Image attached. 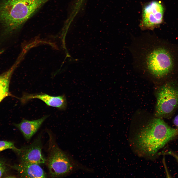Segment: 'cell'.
<instances>
[{
    "label": "cell",
    "instance_id": "cell-11",
    "mask_svg": "<svg viewBox=\"0 0 178 178\" xmlns=\"http://www.w3.org/2000/svg\"><path fill=\"white\" fill-rule=\"evenodd\" d=\"M7 149H11L18 155L21 151V149L17 148L14 143L12 142L0 140V152Z\"/></svg>",
    "mask_w": 178,
    "mask_h": 178
},
{
    "label": "cell",
    "instance_id": "cell-13",
    "mask_svg": "<svg viewBox=\"0 0 178 178\" xmlns=\"http://www.w3.org/2000/svg\"><path fill=\"white\" fill-rule=\"evenodd\" d=\"M173 123L176 127V129L178 131V114L174 118L173 121Z\"/></svg>",
    "mask_w": 178,
    "mask_h": 178
},
{
    "label": "cell",
    "instance_id": "cell-7",
    "mask_svg": "<svg viewBox=\"0 0 178 178\" xmlns=\"http://www.w3.org/2000/svg\"><path fill=\"white\" fill-rule=\"evenodd\" d=\"M35 98L41 100L49 106L61 110H64L67 107L66 98L64 95L53 96L43 93L31 94L25 93L24 94L21 100L24 104L31 99Z\"/></svg>",
    "mask_w": 178,
    "mask_h": 178
},
{
    "label": "cell",
    "instance_id": "cell-3",
    "mask_svg": "<svg viewBox=\"0 0 178 178\" xmlns=\"http://www.w3.org/2000/svg\"><path fill=\"white\" fill-rule=\"evenodd\" d=\"M47 132L49 138L46 162L50 176L54 178L61 177L79 168L81 166L59 148L52 133L48 131Z\"/></svg>",
    "mask_w": 178,
    "mask_h": 178
},
{
    "label": "cell",
    "instance_id": "cell-10",
    "mask_svg": "<svg viewBox=\"0 0 178 178\" xmlns=\"http://www.w3.org/2000/svg\"><path fill=\"white\" fill-rule=\"evenodd\" d=\"M14 68L12 67L0 75V102L9 95V84Z\"/></svg>",
    "mask_w": 178,
    "mask_h": 178
},
{
    "label": "cell",
    "instance_id": "cell-8",
    "mask_svg": "<svg viewBox=\"0 0 178 178\" xmlns=\"http://www.w3.org/2000/svg\"><path fill=\"white\" fill-rule=\"evenodd\" d=\"M10 167L16 170L21 178H45L47 175L38 164L20 162Z\"/></svg>",
    "mask_w": 178,
    "mask_h": 178
},
{
    "label": "cell",
    "instance_id": "cell-12",
    "mask_svg": "<svg viewBox=\"0 0 178 178\" xmlns=\"http://www.w3.org/2000/svg\"><path fill=\"white\" fill-rule=\"evenodd\" d=\"M8 170V166L7 164L0 160V178L4 176Z\"/></svg>",
    "mask_w": 178,
    "mask_h": 178
},
{
    "label": "cell",
    "instance_id": "cell-14",
    "mask_svg": "<svg viewBox=\"0 0 178 178\" xmlns=\"http://www.w3.org/2000/svg\"><path fill=\"white\" fill-rule=\"evenodd\" d=\"M167 153L166 154H167L170 155L172 156H174L175 158L176 159L178 163V155L174 153L171 151H169L167 152Z\"/></svg>",
    "mask_w": 178,
    "mask_h": 178
},
{
    "label": "cell",
    "instance_id": "cell-1",
    "mask_svg": "<svg viewBox=\"0 0 178 178\" xmlns=\"http://www.w3.org/2000/svg\"><path fill=\"white\" fill-rule=\"evenodd\" d=\"M134 67L157 79L165 78L175 69L176 59L172 50L152 36L137 38L130 47Z\"/></svg>",
    "mask_w": 178,
    "mask_h": 178
},
{
    "label": "cell",
    "instance_id": "cell-5",
    "mask_svg": "<svg viewBox=\"0 0 178 178\" xmlns=\"http://www.w3.org/2000/svg\"><path fill=\"white\" fill-rule=\"evenodd\" d=\"M164 8L160 2L153 1L145 5L142 12L140 28L142 30H153L162 22Z\"/></svg>",
    "mask_w": 178,
    "mask_h": 178
},
{
    "label": "cell",
    "instance_id": "cell-6",
    "mask_svg": "<svg viewBox=\"0 0 178 178\" xmlns=\"http://www.w3.org/2000/svg\"><path fill=\"white\" fill-rule=\"evenodd\" d=\"M41 136L39 135L31 144L22 147L18 155L21 162L40 164L46 162L42 153Z\"/></svg>",
    "mask_w": 178,
    "mask_h": 178
},
{
    "label": "cell",
    "instance_id": "cell-9",
    "mask_svg": "<svg viewBox=\"0 0 178 178\" xmlns=\"http://www.w3.org/2000/svg\"><path fill=\"white\" fill-rule=\"evenodd\" d=\"M45 116L39 119L33 120L24 119L20 123L14 125L21 132L25 138L29 141L37 132L42 124L47 118Z\"/></svg>",
    "mask_w": 178,
    "mask_h": 178
},
{
    "label": "cell",
    "instance_id": "cell-4",
    "mask_svg": "<svg viewBox=\"0 0 178 178\" xmlns=\"http://www.w3.org/2000/svg\"><path fill=\"white\" fill-rule=\"evenodd\" d=\"M156 95V116L170 118L178 108V83L171 81L164 84L158 89Z\"/></svg>",
    "mask_w": 178,
    "mask_h": 178
},
{
    "label": "cell",
    "instance_id": "cell-2",
    "mask_svg": "<svg viewBox=\"0 0 178 178\" xmlns=\"http://www.w3.org/2000/svg\"><path fill=\"white\" fill-rule=\"evenodd\" d=\"M178 135V131L167 124L162 118L149 121L135 134L134 147L144 156L154 155L170 141Z\"/></svg>",
    "mask_w": 178,
    "mask_h": 178
}]
</instances>
